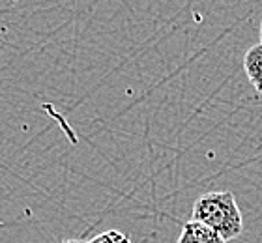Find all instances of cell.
Here are the masks:
<instances>
[{
    "label": "cell",
    "mask_w": 262,
    "mask_h": 243,
    "mask_svg": "<svg viewBox=\"0 0 262 243\" xmlns=\"http://www.w3.org/2000/svg\"><path fill=\"white\" fill-rule=\"evenodd\" d=\"M176 243H227L217 232L212 228L204 227L202 223L187 221L182 227V232L176 239Z\"/></svg>",
    "instance_id": "7a4b0ae2"
},
{
    "label": "cell",
    "mask_w": 262,
    "mask_h": 243,
    "mask_svg": "<svg viewBox=\"0 0 262 243\" xmlns=\"http://www.w3.org/2000/svg\"><path fill=\"white\" fill-rule=\"evenodd\" d=\"M191 221L212 228L225 241L238 238L244 230L242 211L230 191H213L199 196L193 204Z\"/></svg>",
    "instance_id": "6da1fadb"
},
{
    "label": "cell",
    "mask_w": 262,
    "mask_h": 243,
    "mask_svg": "<svg viewBox=\"0 0 262 243\" xmlns=\"http://www.w3.org/2000/svg\"><path fill=\"white\" fill-rule=\"evenodd\" d=\"M260 45H262V23H260Z\"/></svg>",
    "instance_id": "8992f818"
},
{
    "label": "cell",
    "mask_w": 262,
    "mask_h": 243,
    "mask_svg": "<svg viewBox=\"0 0 262 243\" xmlns=\"http://www.w3.org/2000/svg\"><path fill=\"white\" fill-rule=\"evenodd\" d=\"M62 243H88L84 239H68V241H62Z\"/></svg>",
    "instance_id": "5b68a950"
},
{
    "label": "cell",
    "mask_w": 262,
    "mask_h": 243,
    "mask_svg": "<svg viewBox=\"0 0 262 243\" xmlns=\"http://www.w3.org/2000/svg\"><path fill=\"white\" fill-rule=\"evenodd\" d=\"M88 243H131L129 238L120 230H107V232L98 234L94 239H90Z\"/></svg>",
    "instance_id": "277c9868"
},
{
    "label": "cell",
    "mask_w": 262,
    "mask_h": 243,
    "mask_svg": "<svg viewBox=\"0 0 262 243\" xmlns=\"http://www.w3.org/2000/svg\"><path fill=\"white\" fill-rule=\"evenodd\" d=\"M244 70L251 86L262 94V45H253L244 56Z\"/></svg>",
    "instance_id": "3957f363"
}]
</instances>
